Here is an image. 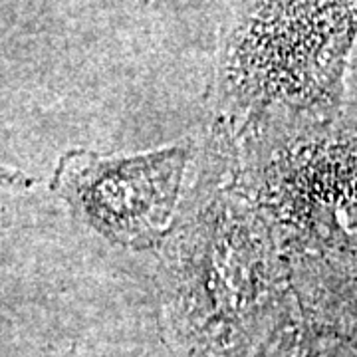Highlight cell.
Returning a JSON list of instances; mask_svg holds the SVG:
<instances>
[{
  "label": "cell",
  "mask_w": 357,
  "mask_h": 357,
  "mask_svg": "<svg viewBox=\"0 0 357 357\" xmlns=\"http://www.w3.org/2000/svg\"><path fill=\"white\" fill-rule=\"evenodd\" d=\"M181 220L167 264L177 332L215 356L250 357L276 344L288 318L286 276L270 222L238 192L208 191Z\"/></svg>",
  "instance_id": "1"
},
{
  "label": "cell",
  "mask_w": 357,
  "mask_h": 357,
  "mask_svg": "<svg viewBox=\"0 0 357 357\" xmlns=\"http://www.w3.org/2000/svg\"><path fill=\"white\" fill-rule=\"evenodd\" d=\"M356 32L357 0H266L232 40L227 102L256 133L332 123Z\"/></svg>",
  "instance_id": "2"
},
{
  "label": "cell",
  "mask_w": 357,
  "mask_h": 357,
  "mask_svg": "<svg viewBox=\"0 0 357 357\" xmlns=\"http://www.w3.org/2000/svg\"><path fill=\"white\" fill-rule=\"evenodd\" d=\"M187 163V145L137 157L74 151L60 161L54 189L107 241L149 248L167 236Z\"/></svg>",
  "instance_id": "3"
}]
</instances>
